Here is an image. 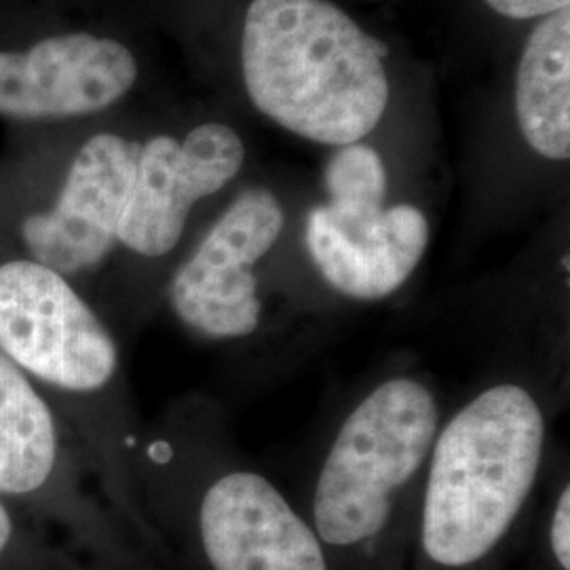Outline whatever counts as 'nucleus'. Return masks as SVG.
Here are the masks:
<instances>
[{"instance_id":"1","label":"nucleus","mask_w":570,"mask_h":570,"mask_svg":"<svg viewBox=\"0 0 570 570\" xmlns=\"http://www.w3.org/2000/svg\"><path fill=\"white\" fill-rule=\"evenodd\" d=\"M387 47L330 0H252L242 68L254 106L327 146L360 142L389 102Z\"/></svg>"},{"instance_id":"2","label":"nucleus","mask_w":570,"mask_h":570,"mask_svg":"<svg viewBox=\"0 0 570 570\" xmlns=\"http://www.w3.org/2000/svg\"><path fill=\"white\" fill-rule=\"evenodd\" d=\"M546 416L529 389L501 383L461 407L429 452L421 541L429 558L463 569L510 532L537 484Z\"/></svg>"},{"instance_id":"3","label":"nucleus","mask_w":570,"mask_h":570,"mask_svg":"<svg viewBox=\"0 0 570 570\" xmlns=\"http://www.w3.org/2000/svg\"><path fill=\"white\" fill-rule=\"evenodd\" d=\"M440 431L433 391L412 376L387 379L348 412L313 497L315 532L336 548L374 539L397 494L428 465Z\"/></svg>"},{"instance_id":"4","label":"nucleus","mask_w":570,"mask_h":570,"mask_svg":"<svg viewBox=\"0 0 570 570\" xmlns=\"http://www.w3.org/2000/svg\"><path fill=\"white\" fill-rule=\"evenodd\" d=\"M0 353L72 393L106 387L119 366L102 320L61 273L37 261L0 265Z\"/></svg>"},{"instance_id":"5","label":"nucleus","mask_w":570,"mask_h":570,"mask_svg":"<svg viewBox=\"0 0 570 570\" xmlns=\"http://www.w3.org/2000/svg\"><path fill=\"white\" fill-rule=\"evenodd\" d=\"M284 207L268 188H247L209 228L169 284L174 315L212 341L252 336L263 322L256 266L284 230Z\"/></svg>"},{"instance_id":"6","label":"nucleus","mask_w":570,"mask_h":570,"mask_svg":"<svg viewBox=\"0 0 570 570\" xmlns=\"http://www.w3.org/2000/svg\"><path fill=\"white\" fill-rule=\"evenodd\" d=\"M244 159L239 134L220 122L195 127L184 142L148 140L140 146L119 242L140 256H165L180 242L193 205L223 190Z\"/></svg>"},{"instance_id":"7","label":"nucleus","mask_w":570,"mask_h":570,"mask_svg":"<svg viewBox=\"0 0 570 570\" xmlns=\"http://www.w3.org/2000/svg\"><path fill=\"white\" fill-rule=\"evenodd\" d=\"M138 155V144L112 134L94 136L82 146L56 205L21 225L23 244L37 263L61 275L102 263L119 242Z\"/></svg>"},{"instance_id":"8","label":"nucleus","mask_w":570,"mask_h":570,"mask_svg":"<svg viewBox=\"0 0 570 570\" xmlns=\"http://www.w3.org/2000/svg\"><path fill=\"white\" fill-rule=\"evenodd\" d=\"M138 79L121 42L91 35H61L23 53L0 51V115L61 119L100 112L119 102Z\"/></svg>"},{"instance_id":"9","label":"nucleus","mask_w":570,"mask_h":570,"mask_svg":"<svg viewBox=\"0 0 570 570\" xmlns=\"http://www.w3.org/2000/svg\"><path fill=\"white\" fill-rule=\"evenodd\" d=\"M199 537L212 570H327L317 532L254 471H230L205 490Z\"/></svg>"},{"instance_id":"10","label":"nucleus","mask_w":570,"mask_h":570,"mask_svg":"<svg viewBox=\"0 0 570 570\" xmlns=\"http://www.w3.org/2000/svg\"><path fill=\"white\" fill-rule=\"evenodd\" d=\"M308 256L326 284L351 301H385L406 284L429 245L428 216L410 204L374 214L317 205L305 223Z\"/></svg>"},{"instance_id":"11","label":"nucleus","mask_w":570,"mask_h":570,"mask_svg":"<svg viewBox=\"0 0 570 570\" xmlns=\"http://www.w3.org/2000/svg\"><path fill=\"white\" fill-rule=\"evenodd\" d=\"M515 115L524 140L551 161L570 157V9L530 35L515 79Z\"/></svg>"},{"instance_id":"12","label":"nucleus","mask_w":570,"mask_h":570,"mask_svg":"<svg viewBox=\"0 0 570 570\" xmlns=\"http://www.w3.org/2000/svg\"><path fill=\"white\" fill-rule=\"evenodd\" d=\"M56 421L26 372L0 353V494L41 490L56 468Z\"/></svg>"},{"instance_id":"13","label":"nucleus","mask_w":570,"mask_h":570,"mask_svg":"<svg viewBox=\"0 0 570 570\" xmlns=\"http://www.w3.org/2000/svg\"><path fill=\"white\" fill-rule=\"evenodd\" d=\"M327 205L348 214H374L385 207L387 169L367 144L338 146L324 174Z\"/></svg>"},{"instance_id":"14","label":"nucleus","mask_w":570,"mask_h":570,"mask_svg":"<svg viewBox=\"0 0 570 570\" xmlns=\"http://www.w3.org/2000/svg\"><path fill=\"white\" fill-rule=\"evenodd\" d=\"M551 550L562 570H570V490L564 487L551 515Z\"/></svg>"},{"instance_id":"15","label":"nucleus","mask_w":570,"mask_h":570,"mask_svg":"<svg viewBox=\"0 0 570 570\" xmlns=\"http://www.w3.org/2000/svg\"><path fill=\"white\" fill-rule=\"evenodd\" d=\"M490 9L511 20H530L569 9L570 0H487Z\"/></svg>"},{"instance_id":"16","label":"nucleus","mask_w":570,"mask_h":570,"mask_svg":"<svg viewBox=\"0 0 570 570\" xmlns=\"http://www.w3.org/2000/svg\"><path fill=\"white\" fill-rule=\"evenodd\" d=\"M16 548L20 550L18 524L11 515V511L7 510V505L0 501V567H4L9 562Z\"/></svg>"}]
</instances>
